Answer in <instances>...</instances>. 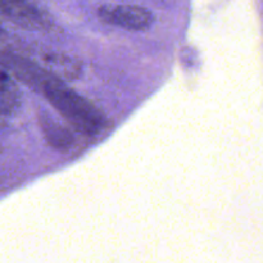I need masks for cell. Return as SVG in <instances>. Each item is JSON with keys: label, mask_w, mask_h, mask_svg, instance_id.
<instances>
[{"label": "cell", "mask_w": 263, "mask_h": 263, "mask_svg": "<svg viewBox=\"0 0 263 263\" xmlns=\"http://www.w3.org/2000/svg\"><path fill=\"white\" fill-rule=\"evenodd\" d=\"M40 126L46 140L57 149H68L73 143L72 134L62 123L55 122L50 115L41 116Z\"/></svg>", "instance_id": "3"}, {"label": "cell", "mask_w": 263, "mask_h": 263, "mask_svg": "<svg viewBox=\"0 0 263 263\" xmlns=\"http://www.w3.org/2000/svg\"><path fill=\"white\" fill-rule=\"evenodd\" d=\"M14 100L13 86L8 81L7 77L0 73V110L8 109Z\"/></svg>", "instance_id": "4"}, {"label": "cell", "mask_w": 263, "mask_h": 263, "mask_svg": "<svg viewBox=\"0 0 263 263\" xmlns=\"http://www.w3.org/2000/svg\"><path fill=\"white\" fill-rule=\"evenodd\" d=\"M4 62L22 81L40 91L51 107L77 130L85 134H97L102 130L105 123L103 113L61 80L17 57H7Z\"/></svg>", "instance_id": "1"}, {"label": "cell", "mask_w": 263, "mask_h": 263, "mask_svg": "<svg viewBox=\"0 0 263 263\" xmlns=\"http://www.w3.org/2000/svg\"><path fill=\"white\" fill-rule=\"evenodd\" d=\"M98 15L107 25L128 31H146L154 22L153 13L140 5H102Z\"/></svg>", "instance_id": "2"}]
</instances>
